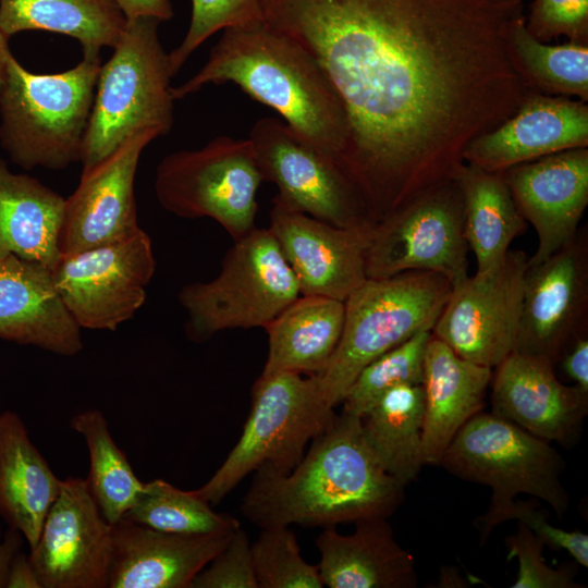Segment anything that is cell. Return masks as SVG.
I'll list each match as a JSON object with an SVG mask.
<instances>
[{
  "label": "cell",
  "instance_id": "obj_45",
  "mask_svg": "<svg viewBox=\"0 0 588 588\" xmlns=\"http://www.w3.org/2000/svg\"><path fill=\"white\" fill-rule=\"evenodd\" d=\"M21 536L13 528H10L4 535H0V588L7 587L11 562L22 544Z\"/></svg>",
  "mask_w": 588,
  "mask_h": 588
},
{
  "label": "cell",
  "instance_id": "obj_29",
  "mask_svg": "<svg viewBox=\"0 0 588 588\" xmlns=\"http://www.w3.org/2000/svg\"><path fill=\"white\" fill-rule=\"evenodd\" d=\"M452 180L462 196L464 233L476 258V272L488 271L503 260L513 240L525 232L527 222L502 173L463 162Z\"/></svg>",
  "mask_w": 588,
  "mask_h": 588
},
{
  "label": "cell",
  "instance_id": "obj_37",
  "mask_svg": "<svg viewBox=\"0 0 588 588\" xmlns=\"http://www.w3.org/2000/svg\"><path fill=\"white\" fill-rule=\"evenodd\" d=\"M259 22H262L259 0H192L187 33L179 47L168 53L172 75L215 33Z\"/></svg>",
  "mask_w": 588,
  "mask_h": 588
},
{
  "label": "cell",
  "instance_id": "obj_39",
  "mask_svg": "<svg viewBox=\"0 0 588 588\" xmlns=\"http://www.w3.org/2000/svg\"><path fill=\"white\" fill-rule=\"evenodd\" d=\"M525 27L541 42L565 36L587 44L588 0H534Z\"/></svg>",
  "mask_w": 588,
  "mask_h": 588
},
{
  "label": "cell",
  "instance_id": "obj_33",
  "mask_svg": "<svg viewBox=\"0 0 588 588\" xmlns=\"http://www.w3.org/2000/svg\"><path fill=\"white\" fill-rule=\"evenodd\" d=\"M509 40L514 63L526 84L562 97L588 100L587 44L541 42L527 32L523 14L513 21Z\"/></svg>",
  "mask_w": 588,
  "mask_h": 588
},
{
  "label": "cell",
  "instance_id": "obj_22",
  "mask_svg": "<svg viewBox=\"0 0 588 588\" xmlns=\"http://www.w3.org/2000/svg\"><path fill=\"white\" fill-rule=\"evenodd\" d=\"M232 532L182 535L125 518L111 525L108 588H192Z\"/></svg>",
  "mask_w": 588,
  "mask_h": 588
},
{
  "label": "cell",
  "instance_id": "obj_6",
  "mask_svg": "<svg viewBox=\"0 0 588 588\" xmlns=\"http://www.w3.org/2000/svg\"><path fill=\"white\" fill-rule=\"evenodd\" d=\"M160 21L126 19L111 58L101 64L84 138L82 170L112 154L133 134L154 128L161 136L173 126V76L158 37Z\"/></svg>",
  "mask_w": 588,
  "mask_h": 588
},
{
  "label": "cell",
  "instance_id": "obj_9",
  "mask_svg": "<svg viewBox=\"0 0 588 588\" xmlns=\"http://www.w3.org/2000/svg\"><path fill=\"white\" fill-rule=\"evenodd\" d=\"M233 242L215 279L186 284L179 292L192 342H206L224 330L265 329L301 295L269 229L255 228Z\"/></svg>",
  "mask_w": 588,
  "mask_h": 588
},
{
  "label": "cell",
  "instance_id": "obj_27",
  "mask_svg": "<svg viewBox=\"0 0 588 588\" xmlns=\"http://www.w3.org/2000/svg\"><path fill=\"white\" fill-rule=\"evenodd\" d=\"M65 198L37 179L10 171L0 156V257L52 268L59 259Z\"/></svg>",
  "mask_w": 588,
  "mask_h": 588
},
{
  "label": "cell",
  "instance_id": "obj_12",
  "mask_svg": "<svg viewBox=\"0 0 588 588\" xmlns=\"http://www.w3.org/2000/svg\"><path fill=\"white\" fill-rule=\"evenodd\" d=\"M248 139L264 181L287 209L340 228L373 225L355 186L342 169L285 122L261 118Z\"/></svg>",
  "mask_w": 588,
  "mask_h": 588
},
{
  "label": "cell",
  "instance_id": "obj_36",
  "mask_svg": "<svg viewBox=\"0 0 588 588\" xmlns=\"http://www.w3.org/2000/svg\"><path fill=\"white\" fill-rule=\"evenodd\" d=\"M259 588H322L318 566L301 555L289 527H268L250 544Z\"/></svg>",
  "mask_w": 588,
  "mask_h": 588
},
{
  "label": "cell",
  "instance_id": "obj_30",
  "mask_svg": "<svg viewBox=\"0 0 588 588\" xmlns=\"http://www.w3.org/2000/svg\"><path fill=\"white\" fill-rule=\"evenodd\" d=\"M126 19L114 0H0V30L10 39L46 30L77 39L82 50L114 46Z\"/></svg>",
  "mask_w": 588,
  "mask_h": 588
},
{
  "label": "cell",
  "instance_id": "obj_15",
  "mask_svg": "<svg viewBox=\"0 0 588 588\" xmlns=\"http://www.w3.org/2000/svg\"><path fill=\"white\" fill-rule=\"evenodd\" d=\"M588 332V231L544 260L527 265L514 351L556 366L564 351Z\"/></svg>",
  "mask_w": 588,
  "mask_h": 588
},
{
  "label": "cell",
  "instance_id": "obj_41",
  "mask_svg": "<svg viewBox=\"0 0 588 588\" xmlns=\"http://www.w3.org/2000/svg\"><path fill=\"white\" fill-rule=\"evenodd\" d=\"M516 519L525 524L546 546L567 551L581 566H588V536L579 530H564L551 525L547 515L539 510L536 498L514 500L502 515V523Z\"/></svg>",
  "mask_w": 588,
  "mask_h": 588
},
{
  "label": "cell",
  "instance_id": "obj_16",
  "mask_svg": "<svg viewBox=\"0 0 588 588\" xmlns=\"http://www.w3.org/2000/svg\"><path fill=\"white\" fill-rule=\"evenodd\" d=\"M111 524L86 479L68 477L44 520L29 560L42 588H106Z\"/></svg>",
  "mask_w": 588,
  "mask_h": 588
},
{
  "label": "cell",
  "instance_id": "obj_18",
  "mask_svg": "<svg viewBox=\"0 0 588 588\" xmlns=\"http://www.w3.org/2000/svg\"><path fill=\"white\" fill-rule=\"evenodd\" d=\"M372 226L340 228L287 209L273 198L268 229L301 294L344 302L367 280L366 249Z\"/></svg>",
  "mask_w": 588,
  "mask_h": 588
},
{
  "label": "cell",
  "instance_id": "obj_3",
  "mask_svg": "<svg viewBox=\"0 0 588 588\" xmlns=\"http://www.w3.org/2000/svg\"><path fill=\"white\" fill-rule=\"evenodd\" d=\"M226 83L273 109L340 167L348 138L346 112L318 61L299 44L264 22L226 28L204 66L171 87V96L180 100L206 85Z\"/></svg>",
  "mask_w": 588,
  "mask_h": 588
},
{
  "label": "cell",
  "instance_id": "obj_23",
  "mask_svg": "<svg viewBox=\"0 0 588 588\" xmlns=\"http://www.w3.org/2000/svg\"><path fill=\"white\" fill-rule=\"evenodd\" d=\"M0 340L61 356L83 350L81 327L47 266L15 255L0 257Z\"/></svg>",
  "mask_w": 588,
  "mask_h": 588
},
{
  "label": "cell",
  "instance_id": "obj_40",
  "mask_svg": "<svg viewBox=\"0 0 588 588\" xmlns=\"http://www.w3.org/2000/svg\"><path fill=\"white\" fill-rule=\"evenodd\" d=\"M250 541L240 527L228 544L196 575L192 588H259Z\"/></svg>",
  "mask_w": 588,
  "mask_h": 588
},
{
  "label": "cell",
  "instance_id": "obj_24",
  "mask_svg": "<svg viewBox=\"0 0 588 588\" xmlns=\"http://www.w3.org/2000/svg\"><path fill=\"white\" fill-rule=\"evenodd\" d=\"M322 584L329 588H416L418 576L413 555L394 538L387 517L355 522L351 535L335 527L317 537Z\"/></svg>",
  "mask_w": 588,
  "mask_h": 588
},
{
  "label": "cell",
  "instance_id": "obj_14",
  "mask_svg": "<svg viewBox=\"0 0 588 588\" xmlns=\"http://www.w3.org/2000/svg\"><path fill=\"white\" fill-rule=\"evenodd\" d=\"M528 257L509 250L503 260L452 289L431 334L456 355L495 368L515 347Z\"/></svg>",
  "mask_w": 588,
  "mask_h": 588
},
{
  "label": "cell",
  "instance_id": "obj_2",
  "mask_svg": "<svg viewBox=\"0 0 588 588\" xmlns=\"http://www.w3.org/2000/svg\"><path fill=\"white\" fill-rule=\"evenodd\" d=\"M405 487L372 454L360 417L341 412L290 473L256 469L241 511L260 528L335 527L390 517L402 504Z\"/></svg>",
  "mask_w": 588,
  "mask_h": 588
},
{
  "label": "cell",
  "instance_id": "obj_19",
  "mask_svg": "<svg viewBox=\"0 0 588 588\" xmlns=\"http://www.w3.org/2000/svg\"><path fill=\"white\" fill-rule=\"evenodd\" d=\"M544 357L513 351L492 375L491 413L547 442L571 448L588 414V393L562 383Z\"/></svg>",
  "mask_w": 588,
  "mask_h": 588
},
{
  "label": "cell",
  "instance_id": "obj_38",
  "mask_svg": "<svg viewBox=\"0 0 588 588\" xmlns=\"http://www.w3.org/2000/svg\"><path fill=\"white\" fill-rule=\"evenodd\" d=\"M507 560L518 561L517 578L512 588H584L575 580V565L549 566L542 555L546 544L525 524L506 538Z\"/></svg>",
  "mask_w": 588,
  "mask_h": 588
},
{
  "label": "cell",
  "instance_id": "obj_17",
  "mask_svg": "<svg viewBox=\"0 0 588 588\" xmlns=\"http://www.w3.org/2000/svg\"><path fill=\"white\" fill-rule=\"evenodd\" d=\"M160 136L154 128L137 132L100 162L82 170L76 189L65 198L61 254L118 242L140 230L135 175L143 150Z\"/></svg>",
  "mask_w": 588,
  "mask_h": 588
},
{
  "label": "cell",
  "instance_id": "obj_26",
  "mask_svg": "<svg viewBox=\"0 0 588 588\" xmlns=\"http://www.w3.org/2000/svg\"><path fill=\"white\" fill-rule=\"evenodd\" d=\"M59 479L33 444L21 417L0 412V516L33 549L61 489Z\"/></svg>",
  "mask_w": 588,
  "mask_h": 588
},
{
  "label": "cell",
  "instance_id": "obj_32",
  "mask_svg": "<svg viewBox=\"0 0 588 588\" xmlns=\"http://www.w3.org/2000/svg\"><path fill=\"white\" fill-rule=\"evenodd\" d=\"M71 428L86 442L89 490L108 523L115 524L132 507L144 488L124 454L115 444L99 409H87L72 417Z\"/></svg>",
  "mask_w": 588,
  "mask_h": 588
},
{
  "label": "cell",
  "instance_id": "obj_31",
  "mask_svg": "<svg viewBox=\"0 0 588 588\" xmlns=\"http://www.w3.org/2000/svg\"><path fill=\"white\" fill-rule=\"evenodd\" d=\"M363 436L382 468L407 486L424 466V390L401 384L360 416Z\"/></svg>",
  "mask_w": 588,
  "mask_h": 588
},
{
  "label": "cell",
  "instance_id": "obj_28",
  "mask_svg": "<svg viewBox=\"0 0 588 588\" xmlns=\"http://www.w3.org/2000/svg\"><path fill=\"white\" fill-rule=\"evenodd\" d=\"M344 318L343 301L301 294L265 328L268 354L262 372L321 373L339 345Z\"/></svg>",
  "mask_w": 588,
  "mask_h": 588
},
{
  "label": "cell",
  "instance_id": "obj_25",
  "mask_svg": "<svg viewBox=\"0 0 588 588\" xmlns=\"http://www.w3.org/2000/svg\"><path fill=\"white\" fill-rule=\"evenodd\" d=\"M492 375V368L460 357L431 334L421 382L424 465H440L444 451L460 429L482 412Z\"/></svg>",
  "mask_w": 588,
  "mask_h": 588
},
{
  "label": "cell",
  "instance_id": "obj_48",
  "mask_svg": "<svg viewBox=\"0 0 588 588\" xmlns=\"http://www.w3.org/2000/svg\"><path fill=\"white\" fill-rule=\"evenodd\" d=\"M519 1V0H518Z\"/></svg>",
  "mask_w": 588,
  "mask_h": 588
},
{
  "label": "cell",
  "instance_id": "obj_20",
  "mask_svg": "<svg viewBox=\"0 0 588 588\" xmlns=\"http://www.w3.org/2000/svg\"><path fill=\"white\" fill-rule=\"evenodd\" d=\"M500 173L537 234V248L527 265L544 260L574 238L588 205L587 147L559 151Z\"/></svg>",
  "mask_w": 588,
  "mask_h": 588
},
{
  "label": "cell",
  "instance_id": "obj_10",
  "mask_svg": "<svg viewBox=\"0 0 588 588\" xmlns=\"http://www.w3.org/2000/svg\"><path fill=\"white\" fill-rule=\"evenodd\" d=\"M264 181L248 138L218 136L199 149L167 155L157 166L160 206L180 218H210L233 241L253 231Z\"/></svg>",
  "mask_w": 588,
  "mask_h": 588
},
{
  "label": "cell",
  "instance_id": "obj_42",
  "mask_svg": "<svg viewBox=\"0 0 588 588\" xmlns=\"http://www.w3.org/2000/svg\"><path fill=\"white\" fill-rule=\"evenodd\" d=\"M559 363L574 385L588 393V332L578 335L569 344Z\"/></svg>",
  "mask_w": 588,
  "mask_h": 588
},
{
  "label": "cell",
  "instance_id": "obj_44",
  "mask_svg": "<svg viewBox=\"0 0 588 588\" xmlns=\"http://www.w3.org/2000/svg\"><path fill=\"white\" fill-rule=\"evenodd\" d=\"M7 587L42 588L29 556L25 553L19 551L13 558L8 573Z\"/></svg>",
  "mask_w": 588,
  "mask_h": 588
},
{
  "label": "cell",
  "instance_id": "obj_7",
  "mask_svg": "<svg viewBox=\"0 0 588 588\" xmlns=\"http://www.w3.org/2000/svg\"><path fill=\"white\" fill-rule=\"evenodd\" d=\"M443 275L413 270L367 279L344 301L339 345L318 381L326 403L334 408L371 360L416 333L432 330L452 293Z\"/></svg>",
  "mask_w": 588,
  "mask_h": 588
},
{
  "label": "cell",
  "instance_id": "obj_47",
  "mask_svg": "<svg viewBox=\"0 0 588 588\" xmlns=\"http://www.w3.org/2000/svg\"><path fill=\"white\" fill-rule=\"evenodd\" d=\"M519 1H522V0H519Z\"/></svg>",
  "mask_w": 588,
  "mask_h": 588
},
{
  "label": "cell",
  "instance_id": "obj_8",
  "mask_svg": "<svg viewBox=\"0 0 588 588\" xmlns=\"http://www.w3.org/2000/svg\"><path fill=\"white\" fill-rule=\"evenodd\" d=\"M334 416L317 375L261 372L253 385L250 412L238 441L213 476L195 492L210 504H218L259 467L290 473L302 461L307 444Z\"/></svg>",
  "mask_w": 588,
  "mask_h": 588
},
{
  "label": "cell",
  "instance_id": "obj_46",
  "mask_svg": "<svg viewBox=\"0 0 588 588\" xmlns=\"http://www.w3.org/2000/svg\"><path fill=\"white\" fill-rule=\"evenodd\" d=\"M11 53L9 38L0 30V89L4 79L7 61Z\"/></svg>",
  "mask_w": 588,
  "mask_h": 588
},
{
  "label": "cell",
  "instance_id": "obj_13",
  "mask_svg": "<svg viewBox=\"0 0 588 588\" xmlns=\"http://www.w3.org/2000/svg\"><path fill=\"white\" fill-rule=\"evenodd\" d=\"M54 285L82 328L115 331L144 305L156 271L149 235L61 254L50 269Z\"/></svg>",
  "mask_w": 588,
  "mask_h": 588
},
{
  "label": "cell",
  "instance_id": "obj_43",
  "mask_svg": "<svg viewBox=\"0 0 588 588\" xmlns=\"http://www.w3.org/2000/svg\"><path fill=\"white\" fill-rule=\"evenodd\" d=\"M125 19L150 16L168 21L173 16L170 0H114Z\"/></svg>",
  "mask_w": 588,
  "mask_h": 588
},
{
  "label": "cell",
  "instance_id": "obj_5",
  "mask_svg": "<svg viewBox=\"0 0 588 588\" xmlns=\"http://www.w3.org/2000/svg\"><path fill=\"white\" fill-rule=\"evenodd\" d=\"M440 465L467 481L492 490L488 511L474 525L483 544L520 493L542 500L559 518L569 507L561 482L566 463L550 445L516 425L483 411L470 418L444 451Z\"/></svg>",
  "mask_w": 588,
  "mask_h": 588
},
{
  "label": "cell",
  "instance_id": "obj_35",
  "mask_svg": "<svg viewBox=\"0 0 588 588\" xmlns=\"http://www.w3.org/2000/svg\"><path fill=\"white\" fill-rule=\"evenodd\" d=\"M430 338L431 330L420 331L367 364L346 391L342 412L360 417L392 388L421 384Z\"/></svg>",
  "mask_w": 588,
  "mask_h": 588
},
{
  "label": "cell",
  "instance_id": "obj_34",
  "mask_svg": "<svg viewBox=\"0 0 588 588\" xmlns=\"http://www.w3.org/2000/svg\"><path fill=\"white\" fill-rule=\"evenodd\" d=\"M123 518L156 530L182 535L232 532L241 527L234 516L215 512L195 490H181L162 479L145 482Z\"/></svg>",
  "mask_w": 588,
  "mask_h": 588
},
{
  "label": "cell",
  "instance_id": "obj_11",
  "mask_svg": "<svg viewBox=\"0 0 588 588\" xmlns=\"http://www.w3.org/2000/svg\"><path fill=\"white\" fill-rule=\"evenodd\" d=\"M468 244L460 189L444 181L373 224L366 249L367 279L431 271L456 286L468 277Z\"/></svg>",
  "mask_w": 588,
  "mask_h": 588
},
{
  "label": "cell",
  "instance_id": "obj_4",
  "mask_svg": "<svg viewBox=\"0 0 588 588\" xmlns=\"http://www.w3.org/2000/svg\"><path fill=\"white\" fill-rule=\"evenodd\" d=\"M72 69L52 74L26 70L11 53L0 89V145L29 171L63 170L81 162L101 59L82 50Z\"/></svg>",
  "mask_w": 588,
  "mask_h": 588
},
{
  "label": "cell",
  "instance_id": "obj_1",
  "mask_svg": "<svg viewBox=\"0 0 588 588\" xmlns=\"http://www.w3.org/2000/svg\"><path fill=\"white\" fill-rule=\"evenodd\" d=\"M346 112L340 168L376 223L452 180L475 137L529 95L511 50L518 0H259Z\"/></svg>",
  "mask_w": 588,
  "mask_h": 588
},
{
  "label": "cell",
  "instance_id": "obj_21",
  "mask_svg": "<svg viewBox=\"0 0 588 588\" xmlns=\"http://www.w3.org/2000/svg\"><path fill=\"white\" fill-rule=\"evenodd\" d=\"M588 146V107L584 101L528 95L512 117L470 140L463 161L503 172L559 151Z\"/></svg>",
  "mask_w": 588,
  "mask_h": 588
}]
</instances>
